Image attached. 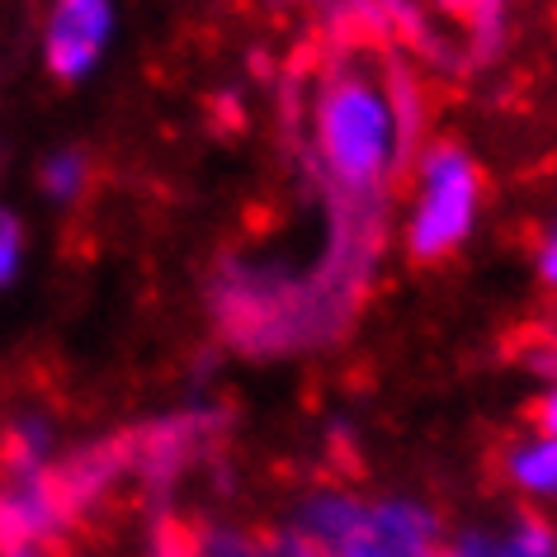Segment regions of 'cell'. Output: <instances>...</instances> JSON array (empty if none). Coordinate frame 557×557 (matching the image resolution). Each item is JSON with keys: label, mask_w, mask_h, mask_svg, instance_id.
Wrapping results in <instances>:
<instances>
[{"label": "cell", "mask_w": 557, "mask_h": 557, "mask_svg": "<svg viewBox=\"0 0 557 557\" xmlns=\"http://www.w3.org/2000/svg\"><path fill=\"white\" fill-rule=\"evenodd\" d=\"M416 137L421 86L407 66L336 52L312 76L302 100V175L326 213L317 270L355 302L379 278L387 203L416 157Z\"/></svg>", "instance_id": "cell-1"}, {"label": "cell", "mask_w": 557, "mask_h": 557, "mask_svg": "<svg viewBox=\"0 0 557 557\" xmlns=\"http://www.w3.org/2000/svg\"><path fill=\"white\" fill-rule=\"evenodd\" d=\"M359 312L331 278L288 260H246L227 256L208 278V317L227 350L242 359H294L317 355L345 336Z\"/></svg>", "instance_id": "cell-2"}, {"label": "cell", "mask_w": 557, "mask_h": 557, "mask_svg": "<svg viewBox=\"0 0 557 557\" xmlns=\"http://www.w3.org/2000/svg\"><path fill=\"white\" fill-rule=\"evenodd\" d=\"M288 534L312 543L322 557H440L444 529L440 510L411 492H355V486H308L288 506Z\"/></svg>", "instance_id": "cell-3"}, {"label": "cell", "mask_w": 557, "mask_h": 557, "mask_svg": "<svg viewBox=\"0 0 557 557\" xmlns=\"http://www.w3.org/2000/svg\"><path fill=\"white\" fill-rule=\"evenodd\" d=\"M407 199L397 218V246L411 264H444L463 250L486 213V171L463 143H425L401 175Z\"/></svg>", "instance_id": "cell-4"}, {"label": "cell", "mask_w": 557, "mask_h": 557, "mask_svg": "<svg viewBox=\"0 0 557 557\" xmlns=\"http://www.w3.org/2000/svg\"><path fill=\"white\" fill-rule=\"evenodd\" d=\"M222 440H227V407L218 401H189V407L151 416L119 435L128 486L157 500L175 496L222 449Z\"/></svg>", "instance_id": "cell-5"}, {"label": "cell", "mask_w": 557, "mask_h": 557, "mask_svg": "<svg viewBox=\"0 0 557 557\" xmlns=\"http://www.w3.org/2000/svg\"><path fill=\"white\" fill-rule=\"evenodd\" d=\"M119 0H48L38 20V62L58 86H90L119 48Z\"/></svg>", "instance_id": "cell-6"}, {"label": "cell", "mask_w": 557, "mask_h": 557, "mask_svg": "<svg viewBox=\"0 0 557 557\" xmlns=\"http://www.w3.org/2000/svg\"><path fill=\"white\" fill-rule=\"evenodd\" d=\"M76 529L52 472L0 478V548H62Z\"/></svg>", "instance_id": "cell-7"}, {"label": "cell", "mask_w": 557, "mask_h": 557, "mask_svg": "<svg viewBox=\"0 0 557 557\" xmlns=\"http://www.w3.org/2000/svg\"><path fill=\"white\" fill-rule=\"evenodd\" d=\"M500 482L515 492L520 510L557 515V435L524 430L500 449Z\"/></svg>", "instance_id": "cell-8"}, {"label": "cell", "mask_w": 557, "mask_h": 557, "mask_svg": "<svg viewBox=\"0 0 557 557\" xmlns=\"http://www.w3.org/2000/svg\"><path fill=\"white\" fill-rule=\"evenodd\" d=\"M62 430L44 411H20L0 430V478H38L62 458Z\"/></svg>", "instance_id": "cell-9"}, {"label": "cell", "mask_w": 557, "mask_h": 557, "mask_svg": "<svg viewBox=\"0 0 557 557\" xmlns=\"http://www.w3.org/2000/svg\"><path fill=\"white\" fill-rule=\"evenodd\" d=\"M90 185H95V161H90V151L76 143L48 147L34 165V189L48 208H76L90 194Z\"/></svg>", "instance_id": "cell-10"}, {"label": "cell", "mask_w": 557, "mask_h": 557, "mask_svg": "<svg viewBox=\"0 0 557 557\" xmlns=\"http://www.w3.org/2000/svg\"><path fill=\"white\" fill-rule=\"evenodd\" d=\"M29 260H34L29 218H24L15 203L0 199V294H10V288L24 284V274H29Z\"/></svg>", "instance_id": "cell-11"}, {"label": "cell", "mask_w": 557, "mask_h": 557, "mask_svg": "<svg viewBox=\"0 0 557 557\" xmlns=\"http://www.w3.org/2000/svg\"><path fill=\"white\" fill-rule=\"evenodd\" d=\"M454 15H463L468 34H472V48L482 58H492L506 44V29H510V0H444Z\"/></svg>", "instance_id": "cell-12"}, {"label": "cell", "mask_w": 557, "mask_h": 557, "mask_svg": "<svg viewBox=\"0 0 557 557\" xmlns=\"http://www.w3.org/2000/svg\"><path fill=\"white\" fill-rule=\"evenodd\" d=\"M520 369L529 379H539V387L557 379V336L553 331H529L520 341Z\"/></svg>", "instance_id": "cell-13"}, {"label": "cell", "mask_w": 557, "mask_h": 557, "mask_svg": "<svg viewBox=\"0 0 557 557\" xmlns=\"http://www.w3.org/2000/svg\"><path fill=\"white\" fill-rule=\"evenodd\" d=\"M529 264H534V278L548 294H557V213L543 218V227L534 236V256H529Z\"/></svg>", "instance_id": "cell-14"}, {"label": "cell", "mask_w": 557, "mask_h": 557, "mask_svg": "<svg viewBox=\"0 0 557 557\" xmlns=\"http://www.w3.org/2000/svg\"><path fill=\"white\" fill-rule=\"evenodd\" d=\"M529 430H543V435H557V379L543 383L534 401H529Z\"/></svg>", "instance_id": "cell-15"}, {"label": "cell", "mask_w": 557, "mask_h": 557, "mask_svg": "<svg viewBox=\"0 0 557 557\" xmlns=\"http://www.w3.org/2000/svg\"><path fill=\"white\" fill-rule=\"evenodd\" d=\"M0 557H66L62 548H0Z\"/></svg>", "instance_id": "cell-16"}]
</instances>
